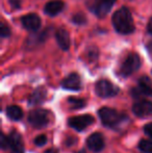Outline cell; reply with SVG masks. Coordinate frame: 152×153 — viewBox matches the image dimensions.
Wrapping results in <instances>:
<instances>
[{"label": "cell", "mask_w": 152, "mask_h": 153, "mask_svg": "<svg viewBox=\"0 0 152 153\" xmlns=\"http://www.w3.org/2000/svg\"><path fill=\"white\" fill-rule=\"evenodd\" d=\"M112 22L115 30L121 34H130L136 29L131 13L126 6H122L116 10L113 15Z\"/></svg>", "instance_id": "1"}, {"label": "cell", "mask_w": 152, "mask_h": 153, "mask_svg": "<svg viewBox=\"0 0 152 153\" xmlns=\"http://www.w3.org/2000/svg\"><path fill=\"white\" fill-rule=\"evenodd\" d=\"M98 116L100 118L102 125L112 129H119L128 121V116L124 113L118 111L112 107L103 106L98 111Z\"/></svg>", "instance_id": "2"}, {"label": "cell", "mask_w": 152, "mask_h": 153, "mask_svg": "<svg viewBox=\"0 0 152 153\" xmlns=\"http://www.w3.org/2000/svg\"><path fill=\"white\" fill-rule=\"evenodd\" d=\"M50 117L51 113L48 109L37 108L29 111L27 120L33 127L40 129L48 126V124L50 123Z\"/></svg>", "instance_id": "3"}, {"label": "cell", "mask_w": 152, "mask_h": 153, "mask_svg": "<svg viewBox=\"0 0 152 153\" xmlns=\"http://www.w3.org/2000/svg\"><path fill=\"white\" fill-rule=\"evenodd\" d=\"M141 59L136 53H129L120 67V75L122 77H128L138 71L141 67Z\"/></svg>", "instance_id": "4"}, {"label": "cell", "mask_w": 152, "mask_h": 153, "mask_svg": "<svg viewBox=\"0 0 152 153\" xmlns=\"http://www.w3.org/2000/svg\"><path fill=\"white\" fill-rule=\"evenodd\" d=\"M119 88L115 85L112 81L108 79H100L95 85V92L97 96L101 98H110L115 97L119 93Z\"/></svg>", "instance_id": "5"}, {"label": "cell", "mask_w": 152, "mask_h": 153, "mask_svg": "<svg viewBox=\"0 0 152 153\" xmlns=\"http://www.w3.org/2000/svg\"><path fill=\"white\" fill-rule=\"evenodd\" d=\"M132 98L140 99L142 97H152L151 80L148 76H142L138 80V85L130 90Z\"/></svg>", "instance_id": "6"}, {"label": "cell", "mask_w": 152, "mask_h": 153, "mask_svg": "<svg viewBox=\"0 0 152 153\" xmlns=\"http://www.w3.org/2000/svg\"><path fill=\"white\" fill-rule=\"evenodd\" d=\"M116 0H94L90 6V10L98 18H103L110 13Z\"/></svg>", "instance_id": "7"}, {"label": "cell", "mask_w": 152, "mask_h": 153, "mask_svg": "<svg viewBox=\"0 0 152 153\" xmlns=\"http://www.w3.org/2000/svg\"><path fill=\"white\" fill-rule=\"evenodd\" d=\"M95 122L93 116L91 115H80L72 117L68 120V125L76 131H83Z\"/></svg>", "instance_id": "8"}, {"label": "cell", "mask_w": 152, "mask_h": 153, "mask_svg": "<svg viewBox=\"0 0 152 153\" xmlns=\"http://www.w3.org/2000/svg\"><path fill=\"white\" fill-rule=\"evenodd\" d=\"M8 139V147L7 150H10V153H24V143L21 134L16 130H12L7 135Z\"/></svg>", "instance_id": "9"}, {"label": "cell", "mask_w": 152, "mask_h": 153, "mask_svg": "<svg viewBox=\"0 0 152 153\" xmlns=\"http://www.w3.org/2000/svg\"><path fill=\"white\" fill-rule=\"evenodd\" d=\"M87 146L92 152L99 153L105 147V140L102 133L94 132L87 139Z\"/></svg>", "instance_id": "10"}, {"label": "cell", "mask_w": 152, "mask_h": 153, "mask_svg": "<svg viewBox=\"0 0 152 153\" xmlns=\"http://www.w3.org/2000/svg\"><path fill=\"white\" fill-rule=\"evenodd\" d=\"M61 85L63 89L68 90V91H80L82 88L80 76L75 72L70 73L67 77H65L62 80Z\"/></svg>", "instance_id": "11"}, {"label": "cell", "mask_w": 152, "mask_h": 153, "mask_svg": "<svg viewBox=\"0 0 152 153\" xmlns=\"http://www.w3.org/2000/svg\"><path fill=\"white\" fill-rule=\"evenodd\" d=\"M132 111L136 117L145 118L152 115V102L149 100H139L132 105Z\"/></svg>", "instance_id": "12"}, {"label": "cell", "mask_w": 152, "mask_h": 153, "mask_svg": "<svg viewBox=\"0 0 152 153\" xmlns=\"http://www.w3.org/2000/svg\"><path fill=\"white\" fill-rule=\"evenodd\" d=\"M21 24L27 30L36 32L41 26V19L37 14H28L21 18Z\"/></svg>", "instance_id": "13"}, {"label": "cell", "mask_w": 152, "mask_h": 153, "mask_svg": "<svg viewBox=\"0 0 152 153\" xmlns=\"http://www.w3.org/2000/svg\"><path fill=\"white\" fill-rule=\"evenodd\" d=\"M49 29L50 28H46L43 31L40 32H33L30 36L27 38L26 41V47L27 48H33V47L39 46L42 43H44L47 40V38L49 36Z\"/></svg>", "instance_id": "14"}, {"label": "cell", "mask_w": 152, "mask_h": 153, "mask_svg": "<svg viewBox=\"0 0 152 153\" xmlns=\"http://www.w3.org/2000/svg\"><path fill=\"white\" fill-rule=\"evenodd\" d=\"M65 7V3L62 0H52L45 4L44 13L50 17H54L59 15Z\"/></svg>", "instance_id": "15"}, {"label": "cell", "mask_w": 152, "mask_h": 153, "mask_svg": "<svg viewBox=\"0 0 152 153\" xmlns=\"http://www.w3.org/2000/svg\"><path fill=\"white\" fill-rule=\"evenodd\" d=\"M47 98V91L45 88L39 87L35 90L28 98V104L29 105H40L44 103V101Z\"/></svg>", "instance_id": "16"}, {"label": "cell", "mask_w": 152, "mask_h": 153, "mask_svg": "<svg viewBox=\"0 0 152 153\" xmlns=\"http://www.w3.org/2000/svg\"><path fill=\"white\" fill-rule=\"evenodd\" d=\"M55 39H56V42L61 49L67 51L70 48V44H71L70 34L68 30H66L65 28L57 29L56 32H55Z\"/></svg>", "instance_id": "17"}, {"label": "cell", "mask_w": 152, "mask_h": 153, "mask_svg": "<svg viewBox=\"0 0 152 153\" xmlns=\"http://www.w3.org/2000/svg\"><path fill=\"white\" fill-rule=\"evenodd\" d=\"M6 116L13 121H19L23 118V111L17 105H10L6 107Z\"/></svg>", "instance_id": "18"}, {"label": "cell", "mask_w": 152, "mask_h": 153, "mask_svg": "<svg viewBox=\"0 0 152 153\" xmlns=\"http://www.w3.org/2000/svg\"><path fill=\"white\" fill-rule=\"evenodd\" d=\"M67 102L72 111H77V109L83 108L87 105L85 100H83L81 98H77V97H69L67 99Z\"/></svg>", "instance_id": "19"}, {"label": "cell", "mask_w": 152, "mask_h": 153, "mask_svg": "<svg viewBox=\"0 0 152 153\" xmlns=\"http://www.w3.org/2000/svg\"><path fill=\"white\" fill-rule=\"evenodd\" d=\"M139 149L143 153H152V141H150V140H141L139 142Z\"/></svg>", "instance_id": "20"}, {"label": "cell", "mask_w": 152, "mask_h": 153, "mask_svg": "<svg viewBox=\"0 0 152 153\" xmlns=\"http://www.w3.org/2000/svg\"><path fill=\"white\" fill-rule=\"evenodd\" d=\"M71 21L72 23H74L76 25H83L87 23V17L82 13H77V14H74L72 16Z\"/></svg>", "instance_id": "21"}, {"label": "cell", "mask_w": 152, "mask_h": 153, "mask_svg": "<svg viewBox=\"0 0 152 153\" xmlns=\"http://www.w3.org/2000/svg\"><path fill=\"white\" fill-rule=\"evenodd\" d=\"M10 36V27H8L7 25H5V23L2 22L1 24H0V36H1L2 39H4V38H8Z\"/></svg>", "instance_id": "22"}, {"label": "cell", "mask_w": 152, "mask_h": 153, "mask_svg": "<svg viewBox=\"0 0 152 153\" xmlns=\"http://www.w3.org/2000/svg\"><path fill=\"white\" fill-rule=\"evenodd\" d=\"M47 137L45 134H40L38 135L37 137H35V140H33V143H35L36 146H38V147H42V146H44L45 144L47 143Z\"/></svg>", "instance_id": "23"}, {"label": "cell", "mask_w": 152, "mask_h": 153, "mask_svg": "<svg viewBox=\"0 0 152 153\" xmlns=\"http://www.w3.org/2000/svg\"><path fill=\"white\" fill-rule=\"evenodd\" d=\"M98 49L96 47H90L87 50V57L90 61H96L98 59Z\"/></svg>", "instance_id": "24"}, {"label": "cell", "mask_w": 152, "mask_h": 153, "mask_svg": "<svg viewBox=\"0 0 152 153\" xmlns=\"http://www.w3.org/2000/svg\"><path fill=\"white\" fill-rule=\"evenodd\" d=\"M0 146H1L2 150H7L8 139H7V135H5L3 132L1 133V137H0Z\"/></svg>", "instance_id": "25"}, {"label": "cell", "mask_w": 152, "mask_h": 153, "mask_svg": "<svg viewBox=\"0 0 152 153\" xmlns=\"http://www.w3.org/2000/svg\"><path fill=\"white\" fill-rule=\"evenodd\" d=\"M76 143H77V139L75 137H72V135H69V137H68L67 139H66V141H65L66 146H68V147L74 146Z\"/></svg>", "instance_id": "26"}, {"label": "cell", "mask_w": 152, "mask_h": 153, "mask_svg": "<svg viewBox=\"0 0 152 153\" xmlns=\"http://www.w3.org/2000/svg\"><path fill=\"white\" fill-rule=\"evenodd\" d=\"M144 132L146 135H148L149 137L152 139V122L147 123L146 125L144 126Z\"/></svg>", "instance_id": "27"}, {"label": "cell", "mask_w": 152, "mask_h": 153, "mask_svg": "<svg viewBox=\"0 0 152 153\" xmlns=\"http://www.w3.org/2000/svg\"><path fill=\"white\" fill-rule=\"evenodd\" d=\"M8 3H10V7L14 8V10H19L21 6L20 0H8Z\"/></svg>", "instance_id": "28"}, {"label": "cell", "mask_w": 152, "mask_h": 153, "mask_svg": "<svg viewBox=\"0 0 152 153\" xmlns=\"http://www.w3.org/2000/svg\"><path fill=\"white\" fill-rule=\"evenodd\" d=\"M147 31H148L149 34H151L152 36V18H150L148 24H147Z\"/></svg>", "instance_id": "29"}, {"label": "cell", "mask_w": 152, "mask_h": 153, "mask_svg": "<svg viewBox=\"0 0 152 153\" xmlns=\"http://www.w3.org/2000/svg\"><path fill=\"white\" fill-rule=\"evenodd\" d=\"M59 151H57V149H55V148H51V149H48L46 150L44 153H57Z\"/></svg>", "instance_id": "30"}, {"label": "cell", "mask_w": 152, "mask_h": 153, "mask_svg": "<svg viewBox=\"0 0 152 153\" xmlns=\"http://www.w3.org/2000/svg\"><path fill=\"white\" fill-rule=\"evenodd\" d=\"M146 47H147V49L150 51V52H152V41H151V42H149V43H147Z\"/></svg>", "instance_id": "31"}, {"label": "cell", "mask_w": 152, "mask_h": 153, "mask_svg": "<svg viewBox=\"0 0 152 153\" xmlns=\"http://www.w3.org/2000/svg\"><path fill=\"white\" fill-rule=\"evenodd\" d=\"M77 153H87V152H85V150H83V149H81V150H79V151L77 152Z\"/></svg>", "instance_id": "32"}]
</instances>
